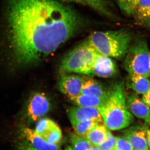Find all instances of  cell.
Returning a JSON list of instances; mask_svg holds the SVG:
<instances>
[{
	"instance_id": "cell-17",
	"label": "cell",
	"mask_w": 150,
	"mask_h": 150,
	"mask_svg": "<svg viewBox=\"0 0 150 150\" xmlns=\"http://www.w3.org/2000/svg\"><path fill=\"white\" fill-rule=\"evenodd\" d=\"M133 14L137 20L146 24L150 19V0H140Z\"/></svg>"
},
{
	"instance_id": "cell-28",
	"label": "cell",
	"mask_w": 150,
	"mask_h": 150,
	"mask_svg": "<svg viewBox=\"0 0 150 150\" xmlns=\"http://www.w3.org/2000/svg\"><path fill=\"white\" fill-rule=\"evenodd\" d=\"M146 132L148 146L150 149V129H147Z\"/></svg>"
},
{
	"instance_id": "cell-4",
	"label": "cell",
	"mask_w": 150,
	"mask_h": 150,
	"mask_svg": "<svg viewBox=\"0 0 150 150\" xmlns=\"http://www.w3.org/2000/svg\"><path fill=\"white\" fill-rule=\"evenodd\" d=\"M87 40L71 50L61 65L64 71L93 76V71L99 55Z\"/></svg>"
},
{
	"instance_id": "cell-14",
	"label": "cell",
	"mask_w": 150,
	"mask_h": 150,
	"mask_svg": "<svg viewBox=\"0 0 150 150\" xmlns=\"http://www.w3.org/2000/svg\"><path fill=\"white\" fill-rule=\"evenodd\" d=\"M128 87L137 93L144 95L150 88L148 78L138 74H129L127 82Z\"/></svg>"
},
{
	"instance_id": "cell-12",
	"label": "cell",
	"mask_w": 150,
	"mask_h": 150,
	"mask_svg": "<svg viewBox=\"0 0 150 150\" xmlns=\"http://www.w3.org/2000/svg\"><path fill=\"white\" fill-rule=\"evenodd\" d=\"M22 134L27 142L37 150H61L59 145L48 143L31 129L24 128L22 130Z\"/></svg>"
},
{
	"instance_id": "cell-18",
	"label": "cell",
	"mask_w": 150,
	"mask_h": 150,
	"mask_svg": "<svg viewBox=\"0 0 150 150\" xmlns=\"http://www.w3.org/2000/svg\"><path fill=\"white\" fill-rule=\"evenodd\" d=\"M70 121L76 134L81 137H85L89 131L95 126L98 123H101L91 120Z\"/></svg>"
},
{
	"instance_id": "cell-6",
	"label": "cell",
	"mask_w": 150,
	"mask_h": 150,
	"mask_svg": "<svg viewBox=\"0 0 150 150\" xmlns=\"http://www.w3.org/2000/svg\"><path fill=\"white\" fill-rule=\"evenodd\" d=\"M86 79L80 75L63 74L58 83L59 90L70 99L75 97L81 94Z\"/></svg>"
},
{
	"instance_id": "cell-3",
	"label": "cell",
	"mask_w": 150,
	"mask_h": 150,
	"mask_svg": "<svg viewBox=\"0 0 150 150\" xmlns=\"http://www.w3.org/2000/svg\"><path fill=\"white\" fill-rule=\"evenodd\" d=\"M132 38L131 32L120 30L95 31L87 40L100 54L120 59L127 54Z\"/></svg>"
},
{
	"instance_id": "cell-7",
	"label": "cell",
	"mask_w": 150,
	"mask_h": 150,
	"mask_svg": "<svg viewBox=\"0 0 150 150\" xmlns=\"http://www.w3.org/2000/svg\"><path fill=\"white\" fill-rule=\"evenodd\" d=\"M51 107L48 97L43 93H36L30 98L27 106V114L33 121H36L44 116Z\"/></svg>"
},
{
	"instance_id": "cell-10",
	"label": "cell",
	"mask_w": 150,
	"mask_h": 150,
	"mask_svg": "<svg viewBox=\"0 0 150 150\" xmlns=\"http://www.w3.org/2000/svg\"><path fill=\"white\" fill-rule=\"evenodd\" d=\"M126 98L127 106L131 113L150 124V109L147 105L136 95H130Z\"/></svg>"
},
{
	"instance_id": "cell-13",
	"label": "cell",
	"mask_w": 150,
	"mask_h": 150,
	"mask_svg": "<svg viewBox=\"0 0 150 150\" xmlns=\"http://www.w3.org/2000/svg\"><path fill=\"white\" fill-rule=\"evenodd\" d=\"M81 94L106 100L108 91H105L102 86L96 81L91 78L86 77L82 87Z\"/></svg>"
},
{
	"instance_id": "cell-16",
	"label": "cell",
	"mask_w": 150,
	"mask_h": 150,
	"mask_svg": "<svg viewBox=\"0 0 150 150\" xmlns=\"http://www.w3.org/2000/svg\"><path fill=\"white\" fill-rule=\"evenodd\" d=\"M78 106L99 108L105 103L106 100H103L97 97L81 94L79 95L70 98Z\"/></svg>"
},
{
	"instance_id": "cell-9",
	"label": "cell",
	"mask_w": 150,
	"mask_h": 150,
	"mask_svg": "<svg viewBox=\"0 0 150 150\" xmlns=\"http://www.w3.org/2000/svg\"><path fill=\"white\" fill-rule=\"evenodd\" d=\"M115 62L110 57L99 54L93 71V76L99 77L110 78L117 72Z\"/></svg>"
},
{
	"instance_id": "cell-27",
	"label": "cell",
	"mask_w": 150,
	"mask_h": 150,
	"mask_svg": "<svg viewBox=\"0 0 150 150\" xmlns=\"http://www.w3.org/2000/svg\"><path fill=\"white\" fill-rule=\"evenodd\" d=\"M57 1L66 3H75L83 5V3L81 0H57Z\"/></svg>"
},
{
	"instance_id": "cell-23",
	"label": "cell",
	"mask_w": 150,
	"mask_h": 150,
	"mask_svg": "<svg viewBox=\"0 0 150 150\" xmlns=\"http://www.w3.org/2000/svg\"><path fill=\"white\" fill-rule=\"evenodd\" d=\"M116 140L117 138L113 136L110 131H108L107 138L106 141L98 147L102 150H114Z\"/></svg>"
},
{
	"instance_id": "cell-20",
	"label": "cell",
	"mask_w": 150,
	"mask_h": 150,
	"mask_svg": "<svg viewBox=\"0 0 150 150\" xmlns=\"http://www.w3.org/2000/svg\"><path fill=\"white\" fill-rule=\"evenodd\" d=\"M84 5L89 6L103 15L110 18H114V15L108 8L103 0H81Z\"/></svg>"
},
{
	"instance_id": "cell-2",
	"label": "cell",
	"mask_w": 150,
	"mask_h": 150,
	"mask_svg": "<svg viewBox=\"0 0 150 150\" xmlns=\"http://www.w3.org/2000/svg\"><path fill=\"white\" fill-rule=\"evenodd\" d=\"M106 128L115 131L125 129L134 121L129 111L122 83L114 85L108 91L104 104L98 108Z\"/></svg>"
},
{
	"instance_id": "cell-31",
	"label": "cell",
	"mask_w": 150,
	"mask_h": 150,
	"mask_svg": "<svg viewBox=\"0 0 150 150\" xmlns=\"http://www.w3.org/2000/svg\"><path fill=\"white\" fill-rule=\"evenodd\" d=\"M147 25H148L150 26V19L149 20V21L147 22L146 23Z\"/></svg>"
},
{
	"instance_id": "cell-8",
	"label": "cell",
	"mask_w": 150,
	"mask_h": 150,
	"mask_svg": "<svg viewBox=\"0 0 150 150\" xmlns=\"http://www.w3.org/2000/svg\"><path fill=\"white\" fill-rule=\"evenodd\" d=\"M68 115L70 121L91 120L103 122L99 110L96 108L80 106L71 108L68 110Z\"/></svg>"
},
{
	"instance_id": "cell-26",
	"label": "cell",
	"mask_w": 150,
	"mask_h": 150,
	"mask_svg": "<svg viewBox=\"0 0 150 150\" xmlns=\"http://www.w3.org/2000/svg\"><path fill=\"white\" fill-rule=\"evenodd\" d=\"M142 100L150 107V88L146 93L143 95Z\"/></svg>"
},
{
	"instance_id": "cell-22",
	"label": "cell",
	"mask_w": 150,
	"mask_h": 150,
	"mask_svg": "<svg viewBox=\"0 0 150 150\" xmlns=\"http://www.w3.org/2000/svg\"><path fill=\"white\" fill-rule=\"evenodd\" d=\"M118 5L127 14H134V10L140 0H116Z\"/></svg>"
},
{
	"instance_id": "cell-29",
	"label": "cell",
	"mask_w": 150,
	"mask_h": 150,
	"mask_svg": "<svg viewBox=\"0 0 150 150\" xmlns=\"http://www.w3.org/2000/svg\"><path fill=\"white\" fill-rule=\"evenodd\" d=\"M90 150H102L99 147L97 146H94L92 147Z\"/></svg>"
},
{
	"instance_id": "cell-11",
	"label": "cell",
	"mask_w": 150,
	"mask_h": 150,
	"mask_svg": "<svg viewBox=\"0 0 150 150\" xmlns=\"http://www.w3.org/2000/svg\"><path fill=\"white\" fill-rule=\"evenodd\" d=\"M134 150H149L146 130L144 127L131 128L125 134Z\"/></svg>"
},
{
	"instance_id": "cell-30",
	"label": "cell",
	"mask_w": 150,
	"mask_h": 150,
	"mask_svg": "<svg viewBox=\"0 0 150 150\" xmlns=\"http://www.w3.org/2000/svg\"><path fill=\"white\" fill-rule=\"evenodd\" d=\"M65 150H72V149L70 147H68L66 148Z\"/></svg>"
},
{
	"instance_id": "cell-19",
	"label": "cell",
	"mask_w": 150,
	"mask_h": 150,
	"mask_svg": "<svg viewBox=\"0 0 150 150\" xmlns=\"http://www.w3.org/2000/svg\"><path fill=\"white\" fill-rule=\"evenodd\" d=\"M58 126L54 121L48 118H42L38 122L34 131L42 138Z\"/></svg>"
},
{
	"instance_id": "cell-24",
	"label": "cell",
	"mask_w": 150,
	"mask_h": 150,
	"mask_svg": "<svg viewBox=\"0 0 150 150\" xmlns=\"http://www.w3.org/2000/svg\"><path fill=\"white\" fill-rule=\"evenodd\" d=\"M114 150H134L132 146L126 137L117 138Z\"/></svg>"
},
{
	"instance_id": "cell-32",
	"label": "cell",
	"mask_w": 150,
	"mask_h": 150,
	"mask_svg": "<svg viewBox=\"0 0 150 150\" xmlns=\"http://www.w3.org/2000/svg\"></svg>"
},
{
	"instance_id": "cell-21",
	"label": "cell",
	"mask_w": 150,
	"mask_h": 150,
	"mask_svg": "<svg viewBox=\"0 0 150 150\" xmlns=\"http://www.w3.org/2000/svg\"><path fill=\"white\" fill-rule=\"evenodd\" d=\"M71 142L72 150H90L92 145L85 137L77 134H73L71 136Z\"/></svg>"
},
{
	"instance_id": "cell-5",
	"label": "cell",
	"mask_w": 150,
	"mask_h": 150,
	"mask_svg": "<svg viewBox=\"0 0 150 150\" xmlns=\"http://www.w3.org/2000/svg\"><path fill=\"white\" fill-rule=\"evenodd\" d=\"M124 67L129 74H138L148 78L150 75V52L146 40H137L129 48Z\"/></svg>"
},
{
	"instance_id": "cell-15",
	"label": "cell",
	"mask_w": 150,
	"mask_h": 150,
	"mask_svg": "<svg viewBox=\"0 0 150 150\" xmlns=\"http://www.w3.org/2000/svg\"><path fill=\"white\" fill-rule=\"evenodd\" d=\"M108 131L104 123H99L89 131L86 137L92 145L98 146L106 141Z\"/></svg>"
},
{
	"instance_id": "cell-25",
	"label": "cell",
	"mask_w": 150,
	"mask_h": 150,
	"mask_svg": "<svg viewBox=\"0 0 150 150\" xmlns=\"http://www.w3.org/2000/svg\"><path fill=\"white\" fill-rule=\"evenodd\" d=\"M16 150H38L33 147L28 142L25 141L18 143L16 144Z\"/></svg>"
},
{
	"instance_id": "cell-1",
	"label": "cell",
	"mask_w": 150,
	"mask_h": 150,
	"mask_svg": "<svg viewBox=\"0 0 150 150\" xmlns=\"http://www.w3.org/2000/svg\"><path fill=\"white\" fill-rule=\"evenodd\" d=\"M7 17L15 55L25 65L56 51L81 23L76 11L57 0H9Z\"/></svg>"
}]
</instances>
